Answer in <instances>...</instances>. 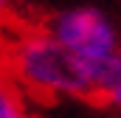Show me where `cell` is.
Segmentation results:
<instances>
[{"label": "cell", "instance_id": "obj_1", "mask_svg": "<svg viewBox=\"0 0 121 118\" xmlns=\"http://www.w3.org/2000/svg\"><path fill=\"white\" fill-rule=\"evenodd\" d=\"M9 65H11L17 84L37 96L85 98V96L99 93V82L93 70L82 65L48 28L23 34L11 45Z\"/></svg>", "mask_w": 121, "mask_h": 118}, {"label": "cell", "instance_id": "obj_2", "mask_svg": "<svg viewBox=\"0 0 121 118\" xmlns=\"http://www.w3.org/2000/svg\"><path fill=\"white\" fill-rule=\"evenodd\" d=\"M48 31L82 65L90 67L96 82L101 84V73H104L107 62L121 48V31L113 23V17L93 6H73V8L54 14L48 20Z\"/></svg>", "mask_w": 121, "mask_h": 118}, {"label": "cell", "instance_id": "obj_3", "mask_svg": "<svg viewBox=\"0 0 121 118\" xmlns=\"http://www.w3.org/2000/svg\"><path fill=\"white\" fill-rule=\"evenodd\" d=\"M99 96H101L110 107L121 110V48H118V54L107 62V67H104V73H101Z\"/></svg>", "mask_w": 121, "mask_h": 118}, {"label": "cell", "instance_id": "obj_4", "mask_svg": "<svg viewBox=\"0 0 121 118\" xmlns=\"http://www.w3.org/2000/svg\"><path fill=\"white\" fill-rule=\"evenodd\" d=\"M0 118H31L23 90L0 79Z\"/></svg>", "mask_w": 121, "mask_h": 118}, {"label": "cell", "instance_id": "obj_5", "mask_svg": "<svg viewBox=\"0 0 121 118\" xmlns=\"http://www.w3.org/2000/svg\"><path fill=\"white\" fill-rule=\"evenodd\" d=\"M6 8H9V0H0V14H6Z\"/></svg>", "mask_w": 121, "mask_h": 118}]
</instances>
